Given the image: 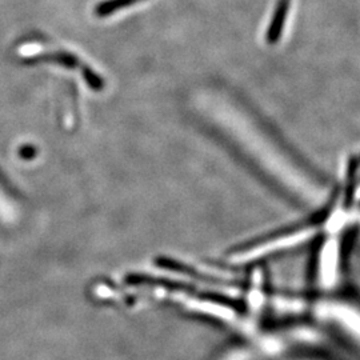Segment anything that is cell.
Listing matches in <instances>:
<instances>
[{"label":"cell","mask_w":360,"mask_h":360,"mask_svg":"<svg viewBox=\"0 0 360 360\" xmlns=\"http://www.w3.org/2000/svg\"><path fill=\"white\" fill-rule=\"evenodd\" d=\"M139 1H143V0H108V1L101 3L96 7L95 13L99 18H105V16H110L112 13H117L122 8L131 7V6H134V4L139 3Z\"/></svg>","instance_id":"cell-1"}]
</instances>
